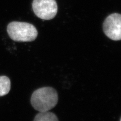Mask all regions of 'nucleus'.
Returning <instances> with one entry per match:
<instances>
[{"mask_svg": "<svg viewBox=\"0 0 121 121\" xmlns=\"http://www.w3.org/2000/svg\"><path fill=\"white\" fill-rule=\"evenodd\" d=\"M11 89L10 79L5 76H0V96L7 95Z\"/></svg>", "mask_w": 121, "mask_h": 121, "instance_id": "nucleus-5", "label": "nucleus"}, {"mask_svg": "<svg viewBox=\"0 0 121 121\" xmlns=\"http://www.w3.org/2000/svg\"><path fill=\"white\" fill-rule=\"evenodd\" d=\"M103 30L105 35L112 40L121 39V15L119 13L109 15L103 24Z\"/></svg>", "mask_w": 121, "mask_h": 121, "instance_id": "nucleus-4", "label": "nucleus"}, {"mask_svg": "<svg viewBox=\"0 0 121 121\" xmlns=\"http://www.w3.org/2000/svg\"><path fill=\"white\" fill-rule=\"evenodd\" d=\"M34 121H59V119L55 113L48 111L38 113Z\"/></svg>", "mask_w": 121, "mask_h": 121, "instance_id": "nucleus-6", "label": "nucleus"}, {"mask_svg": "<svg viewBox=\"0 0 121 121\" xmlns=\"http://www.w3.org/2000/svg\"><path fill=\"white\" fill-rule=\"evenodd\" d=\"M58 101V93L51 87H44L36 90L30 99L33 108L39 112L51 110L56 105Z\"/></svg>", "mask_w": 121, "mask_h": 121, "instance_id": "nucleus-1", "label": "nucleus"}, {"mask_svg": "<svg viewBox=\"0 0 121 121\" xmlns=\"http://www.w3.org/2000/svg\"><path fill=\"white\" fill-rule=\"evenodd\" d=\"M32 6L36 16L43 20L52 19L57 14L58 5L55 0H33Z\"/></svg>", "mask_w": 121, "mask_h": 121, "instance_id": "nucleus-3", "label": "nucleus"}, {"mask_svg": "<svg viewBox=\"0 0 121 121\" xmlns=\"http://www.w3.org/2000/svg\"><path fill=\"white\" fill-rule=\"evenodd\" d=\"M9 37L16 42H30L35 40L38 32L33 25L27 22L13 21L7 26Z\"/></svg>", "mask_w": 121, "mask_h": 121, "instance_id": "nucleus-2", "label": "nucleus"}]
</instances>
